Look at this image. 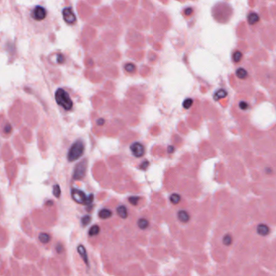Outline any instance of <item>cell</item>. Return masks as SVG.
Wrapping results in <instances>:
<instances>
[{"mask_svg":"<svg viewBox=\"0 0 276 276\" xmlns=\"http://www.w3.org/2000/svg\"><path fill=\"white\" fill-rule=\"evenodd\" d=\"M55 100L57 103L66 110H71L73 107V102L69 94L62 88H58L55 93Z\"/></svg>","mask_w":276,"mask_h":276,"instance_id":"1","label":"cell"},{"mask_svg":"<svg viewBox=\"0 0 276 276\" xmlns=\"http://www.w3.org/2000/svg\"><path fill=\"white\" fill-rule=\"evenodd\" d=\"M83 152H84L83 142L81 140H78V141L74 143L72 146L71 147L69 152H68V155H67V159L70 162L75 161V160H78L79 158L82 156Z\"/></svg>","mask_w":276,"mask_h":276,"instance_id":"2","label":"cell"},{"mask_svg":"<svg viewBox=\"0 0 276 276\" xmlns=\"http://www.w3.org/2000/svg\"><path fill=\"white\" fill-rule=\"evenodd\" d=\"M71 197L78 203L86 204V205H91L93 201L94 195L93 194H89L88 196L82 190H80L78 189H72L71 190Z\"/></svg>","mask_w":276,"mask_h":276,"instance_id":"3","label":"cell"},{"mask_svg":"<svg viewBox=\"0 0 276 276\" xmlns=\"http://www.w3.org/2000/svg\"><path fill=\"white\" fill-rule=\"evenodd\" d=\"M87 166H88V161L87 160H83L80 161L76 167L75 168L74 173H73V178L75 180H81L85 176L86 170H87Z\"/></svg>","mask_w":276,"mask_h":276,"instance_id":"4","label":"cell"},{"mask_svg":"<svg viewBox=\"0 0 276 276\" xmlns=\"http://www.w3.org/2000/svg\"><path fill=\"white\" fill-rule=\"evenodd\" d=\"M130 151H131L132 154L135 156V157H142L143 155L145 154V147L142 143L139 142H135L132 143L130 146Z\"/></svg>","mask_w":276,"mask_h":276,"instance_id":"5","label":"cell"},{"mask_svg":"<svg viewBox=\"0 0 276 276\" xmlns=\"http://www.w3.org/2000/svg\"><path fill=\"white\" fill-rule=\"evenodd\" d=\"M32 16L33 18L35 19L36 20H42L45 18L46 16V11L45 10L44 8L37 6L34 8V10L32 12Z\"/></svg>","mask_w":276,"mask_h":276,"instance_id":"6","label":"cell"},{"mask_svg":"<svg viewBox=\"0 0 276 276\" xmlns=\"http://www.w3.org/2000/svg\"><path fill=\"white\" fill-rule=\"evenodd\" d=\"M62 15H63L64 20L67 24H73L75 23V20H76L75 15L74 14L72 9L71 8H65L64 10H63V12H62Z\"/></svg>","mask_w":276,"mask_h":276,"instance_id":"7","label":"cell"},{"mask_svg":"<svg viewBox=\"0 0 276 276\" xmlns=\"http://www.w3.org/2000/svg\"><path fill=\"white\" fill-rule=\"evenodd\" d=\"M257 232L259 235L261 236H266L268 235L270 232V227L266 224H261L257 227Z\"/></svg>","mask_w":276,"mask_h":276,"instance_id":"8","label":"cell"},{"mask_svg":"<svg viewBox=\"0 0 276 276\" xmlns=\"http://www.w3.org/2000/svg\"><path fill=\"white\" fill-rule=\"evenodd\" d=\"M177 217L178 219L182 223H186L188 222L189 220H190V215L186 211H183V210H181V211H179L177 212Z\"/></svg>","mask_w":276,"mask_h":276,"instance_id":"9","label":"cell"},{"mask_svg":"<svg viewBox=\"0 0 276 276\" xmlns=\"http://www.w3.org/2000/svg\"><path fill=\"white\" fill-rule=\"evenodd\" d=\"M259 20H260V18H259V16H258V13L253 12V11L249 13V16H248V22L251 25H253V24L258 23Z\"/></svg>","mask_w":276,"mask_h":276,"instance_id":"10","label":"cell"},{"mask_svg":"<svg viewBox=\"0 0 276 276\" xmlns=\"http://www.w3.org/2000/svg\"><path fill=\"white\" fill-rule=\"evenodd\" d=\"M78 252L80 254V256L82 257L83 261H84V262H85L87 265L88 266V254H87V252H86L85 248L83 247V245H80L78 246Z\"/></svg>","mask_w":276,"mask_h":276,"instance_id":"11","label":"cell"},{"mask_svg":"<svg viewBox=\"0 0 276 276\" xmlns=\"http://www.w3.org/2000/svg\"><path fill=\"white\" fill-rule=\"evenodd\" d=\"M117 213L118 215V216H120L122 219H127V215H128V213H127V207L123 205H121V206H119L118 208H117Z\"/></svg>","mask_w":276,"mask_h":276,"instance_id":"12","label":"cell"},{"mask_svg":"<svg viewBox=\"0 0 276 276\" xmlns=\"http://www.w3.org/2000/svg\"><path fill=\"white\" fill-rule=\"evenodd\" d=\"M227 95V91L224 90V89H219L216 92V93H215L214 95V100L215 101H219L220 99L225 98Z\"/></svg>","mask_w":276,"mask_h":276,"instance_id":"13","label":"cell"},{"mask_svg":"<svg viewBox=\"0 0 276 276\" xmlns=\"http://www.w3.org/2000/svg\"><path fill=\"white\" fill-rule=\"evenodd\" d=\"M112 212L110 210L108 209H102L101 210L100 212H99V217L102 219H108V218H110L112 216Z\"/></svg>","mask_w":276,"mask_h":276,"instance_id":"14","label":"cell"},{"mask_svg":"<svg viewBox=\"0 0 276 276\" xmlns=\"http://www.w3.org/2000/svg\"><path fill=\"white\" fill-rule=\"evenodd\" d=\"M236 75L240 80H245L248 76V73L245 69H244L242 67H240V68H238L237 70Z\"/></svg>","mask_w":276,"mask_h":276,"instance_id":"15","label":"cell"},{"mask_svg":"<svg viewBox=\"0 0 276 276\" xmlns=\"http://www.w3.org/2000/svg\"><path fill=\"white\" fill-rule=\"evenodd\" d=\"M149 225V222L146 219H140L138 220V226L140 229H146Z\"/></svg>","mask_w":276,"mask_h":276,"instance_id":"16","label":"cell"},{"mask_svg":"<svg viewBox=\"0 0 276 276\" xmlns=\"http://www.w3.org/2000/svg\"><path fill=\"white\" fill-rule=\"evenodd\" d=\"M124 69L126 70V71L129 73H133L136 70V67H135V65L131 63V62H128L127 64H125L124 66Z\"/></svg>","mask_w":276,"mask_h":276,"instance_id":"17","label":"cell"},{"mask_svg":"<svg viewBox=\"0 0 276 276\" xmlns=\"http://www.w3.org/2000/svg\"><path fill=\"white\" fill-rule=\"evenodd\" d=\"M39 240H40L41 243L46 244V243H48L50 240V236L49 234H47V233H41L39 235Z\"/></svg>","mask_w":276,"mask_h":276,"instance_id":"18","label":"cell"},{"mask_svg":"<svg viewBox=\"0 0 276 276\" xmlns=\"http://www.w3.org/2000/svg\"><path fill=\"white\" fill-rule=\"evenodd\" d=\"M99 232H100V227H99L98 225H93V227L90 228V230H89L88 234L91 237H93V236L97 235Z\"/></svg>","mask_w":276,"mask_h":276,"instance_id":"19","label":"cell"},{"mask_svg":"<svg viewBox=\"0 0 276 276\" xmlns=\"http://www.w3.org/2000/svg\"><path fill=\"white\" fill-rule=\"evenodd\" d=\"M180 201H181V196L179 194H173L170 196V202L173 204H174V205L179 203Z\"/></svg>","mask_w":276,"mask_h":276,"instance_id":"20","label":"cell"},{"mask_svg":"<svg viewBox=\"0 0 276 276\" xmlns=\"http://www.w3.org/2000/svg\"><path fill=\"white\" fill-rule=\"evenodd\" d=\"M241 58H242V53L240 51H235L233 55H232V58H233V61L235 62H240Z\"/></svg>","mask_w":276,"mask_h":276,"instance_id":"21","label":"cell"},{"mask_svg":"<svg viewBox=\"0 0 276 276\" xmlns=\"http://www.w3.org/2000/svg\"><path fill=\"white\" fill-rule=\"evenodd\" d=\"M232 236L229 235V234H227V235H225L224 237V239H223V243H224V245L228 246V245H230L231 244H232Z\"/></svg>","mask_w":276,"mask_h":276,"instance_id":"22","label":"cell"},{"mask_svg":"<svg viewBox=\"0 0 276 276\" xmlns=\"http://www.w3.org/2000/svg\"><path fill=\"white\" fill-rule=\"evenodd\" d=\"M193 102H194V101H193V100L191 98L186 99L183 102V107L185 108H186V109H189V108L192 106V105H193Z\"/></svg>","mask_w":276,"mask_h":276,"instance_id":"23","label":"cell"},{"mask_svg":"<svg viewBox=\"0 0 276 276\" xmlns=\"http://www.w3.org/2000/svg\"><path fill=\"white\" fill-rule=\"evenodd\" d=\"M53 193H54V195L56 197V198H59L60 195H61V190H60V187L58 185H55V186H54Z\"/></svg>","mask_w":276,"mask_h":276,"instance_id":"24","label":"cell"},{"mask_svg":"<svg viewBox=\"0 0 276 276\" xmlns=\"http://www.w3.org/2000/svg\"><path fill=\"white\" fill-rule=\"evenodd\" d=\"M140 200V198L138 196H131L129 198V202L133 206H136L138 202Z\"/></svg>","mask_w":276,"mask_h":276,"instance_id":"25","label":"cell"},{"mask_svg":"<svg viewBox=\"0 0 276 276\" xmlns=\"http://www.w3.org/2000/svg\"><path fill=\"white\" fill-rule=\"evenodd\" d=\"M91 221V217L89 215H86V216H83L82 219V224L83 226H86V225H88Z\"/></svg>","mask_w":276,"mask_h":276,"instance_id":"26","label":"cell"},{"mask_svg":"<svg viewBox=\"0 0 276 276\" xmlns=\"http://www.w3.org/2000/svg\"><path fill=\"white\" fill-rule=\"evenodd\" d=\"M194 12V9L192 8H186L185 10H184V14H185V16H191L192 14Z\"/></svg>","mask_w":276,"mask_h":276,"instance_id":"27","label":"cell"},{"mask_svg":"<svg viewBox=\"0 0 276 276\" xmlns=\"http://www.w3.org/2000/svg\"><path fill=\"white\" fill-rule=\"evenodd\" d=\"M239 107L242 110H246L249 108V104L247 102H245V101H240V104H239Z\"/></svg>","mask_w":276,"mask_h":276,"instance_id":"28","label":"cell"},{"mask_svg":"<svg viewBox=\"0 0 276 276\" xmlns=\"http://www.w3.org/2000/svg\"><path fill=\"white\" fill-rule=\"evenodd\" d=\"M148 166H149V162L146 160V161H143V162L140 165V168H141V169H143V170H145V169H147V168H148Z\"/></svg>","mask_w":276,"mask_h":276,"instance_id":"29","label":"cell"},{"mask_svg":"<svg viewBox=\"0 0 276 276\" xmlns=\"http://www.w3.org/2000/svg\"><path fill=\"white\" fill-rule=\"evenodd\" d=\"M11 129L12 128H11V126L10 124H7L5 127H4V132H5L6 134H9L11 131Z\"/></svg>","mask_w":276,"mask_h":276,"instance_id":"30","label":"cell"},{"mask_svg":"<svg viewBox=\"0 0 276 276\" xmlns=\"http://www.w3.org/2000/svg\"><path fill=\"white\" fill-rule=\"evenodd\" d=\"M56 249H57L58 253H62L63 250H64V248H63V246L61 244H58L57 245V247H56Z\"/></svg>","mask_w":276,"mask_h":276,"instance_id":"31","label":"cell"},{"mask_svg":"<svg viewBox=\"0 0 276 276\" xmlns=\"http://www.w3.org/2000/svg\"><path fill=\"white\" fill-rule=\"evenodd\" d=\"M58 62H59V63H62V62H64V57H63L62 54H59L58 55Z\"/></svg>","mask_w":276,"mask_h":276,"instance_id":"32","label":"cell"},{"mask_svg":"<svg viewBox=\"0 0 276 276\" xmlns=\"http://www.w3.org/2000/svg\"><path fill=\"white\" fill-rule=\"evenodd\" d=\"M104 124H105V120L103 118H99L97 120V125L98 126H103Z\"/></svg>","mask_w":276,"mask_h":276,"instance_id":"33","label":"cell"},{"mask_svg":"<svg viewBox=\"0 0 276 276\" xmlns=\"http://www.w3.org/2000/svg\"><path fill=\"white\" fill-rule=\"evenodd\" d=\"M173 152H174V147H173V146H168V152L169 153V154H172Z\"/></svg>","mask_w":276,"mask_h":276,"instance_id":"34","label":"cell"}]
</instances>
